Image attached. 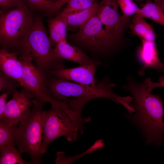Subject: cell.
<instances>
[{"mask_svg":"<svg viewBox=\"0 0 164 164\" xmlns=\"http://www.w3.org/2000/svg\"><path fill=\"white\" fill-rule=\"evenodd\" d=\"M124 89L133 96L135 113L132 120L141 129L149 144L161 145L164 137L163 101L158 95L151 93L144 81L138 83L128 77Z\"/></svg>","mask_w":164,"mask_h":164,"instance_id":"cell-1","label":"cell"},{"mask_svg":"<svg viewBox=\"0 0 164 164\" xmlns=\"http://www.w3.org/2000/svg\"><path fill=\"white\" fill-rule=\"evenodd\" d=\"M115 84L106 79L95 87L56 78L51 83L50 95L57 100L65 101L80 118L82 108L90 100L97 98L110 99L118 103L121 96L115 94L112 88Z\"/></svg>","mask_w":164,"mask_h":164,"instance_id":"cell-2","label":"cell"},{"mask_svg":"<svg viewBox=\"0 0 164 164\" xmlns=\"http://www.w3.org/2000/svg\"><path fill=\"white\" fill-rule=\"evenodd\" d=\"M36 13L30 29L14 47L20 60L33 61L42 71L49 68L59 58L48 36L43 21L44 15Z\"/></svg>","mask_w":164,"mask_h":164,"instance_id":"cell-3","label":"cell"},{"mask_svg":"<svg viewBox=\"0 0 164 164\" xmlns=\"http://www.w3.org/2000/svg\"><path fill=\"white\" fill-rule=\"evenodd\" d=\"M46 103L36 99L30 111L22 118L16 132L15 145L21 154L26 153L31 162L41 163L42 108Z\"/></svg>","mask_w":164,"mask_h":164,"instance_id":"cell-4","label":"cell"},{"mask_svg":"<svg viewBox=\"0 0 164 164\" xmlns=\"http://www.w3.org/2000/svg\"><path fill=\"white\" fill-rule=\"evenodd\" d=\"M42 122V155L46 152L48 145L54 140L63 136L68 141L75 142L84 128L83 125L73 120L64 111L53 104L49 109L43 111Z\"/></svg>","mask_w":164,"mask_h":164,"instance_id":"cell-5","label":"cell"},{"mask_svg":"<svg viewBox=\"0 0 164 164\" xmlns=\"http://www.w3.org/2000/svg\"><path fill=\"white\" fill-rule=\"evenodd\" d=\"M34 13L26 3L1 15V45L5 48L14 47L30 29L34 21Z\"/></svg>","mask_w":164,"mask_h":164,"instance_id":"cell-6","label":"cell"},{"mask_svg":"<svg viewBox=\"0 0 164 164\" xmlns=\"http://www.w3.org/2000/svg\"><path fill=\"white\" fill-rule=\"evenodd\" d=\"M20 60L22 62L23 70L21 86L35 99L50 103L64 110L67 106L66 103L59 101L50 95L48 91L45 79L40 70L31 61Z\"/></svg>","mask_w":164,"mask_h":164,"instance_id":"cell-7","label":"cell"},{"mask_svg":"<svg viewBox=\"0 0 164 164\" xmlns=\"http://www.w3.org/2000/svg\"><path fill=\"white\" fill-rule=\"evenodd\" d=\"M96 15L105 27V31L114 43L127 24L122 20L117 0H101Z\"/></svg>","mask_w":164,"mask_h":164,"instance_id":"cell-8","label":"cell"},{"mask_svg":"<svg viewBox=\"0 0 164 164\" xmlns=\"http://www.w3.org/2000/svg\"><path fill=\"white\" fill-rule=\"evenodd\" d=\"M102 24L96 14L85 25L80 28L76 34L80 41L96 48L106 49L114 44L105 30Z\"/></svg>","mask_w":164,"mask_h":164,"instance_id":"cell-9","label":"cell"},{"mask_svg":"<svg viewBox=\"0 0 164 164\" xmlns=\"http://www.w3.org/2000/svg\"><path fill=\"white\" fill-rule=\"evenodd\" d=\"M33 98L24 88L17 91L13 95L12 99L7 103L4 112L0 116V120L17 125L31 110Z\"/></svg>","mask_w":164,"mask_h":164,"instance_id":"cell-10","label":"cell"},{"mask_svg":"<svg viewBox=\"0 0 164 164\" xmlns=\"http://www.w3.org/2000/svg\"><path fill=\"white\" fill-rule=\"evenodd\" d=\"M100 64L99 62L92 61L88 64L70 68H60L51 71L50 73L56 78H62L74 82L96 86L95 71Z\"/></svg>","mask_w":164,"mask_h":164,"instance_id":"cell-11","label":"cell"},{"mask_svg":"<svg viewBox=\"0 0 164 164\" xmlns=\"http://www.w3.org/2000/svg\"><path fill=\"white\" fill-rule=\"evenodd\" d=\"M140 39L142 45L138 49V56L142 67L138 71L139 75L144 76L145 70L148 68L158 72H164V64L159 59L155 41Z\"/></svg>","mask_w":164,"mask_h":164,"instance_id":"cell-12","label":"cell"},{"mask_svg":"<svg viewBox=\"0 0 164 164\" xmlns=\"http://www.w3.org/2000/svg\"><path fill=\"white\" fill-rule=\"evenodd\" d=\"M0 68L3 74L17 81L21 86L23 67L16 52H9L3 48L0 49Z\"/></svg>","mask_w":164,"mask_h":164,"instance_id":"cell-13","label":"cell"},{"mask_svg":"<svg viewBox=\"0 0 164 164\" xmlns=\"http://www.w3.org/2000/svg\"><path fill=\"white\" fill-rule=\"evenodd\" d=\"M56 56L75 62L80 66L87 65L91 60L81 50L75 46H72L67 41H62L58 43L53 48Z\"/></svg>","mask_w":164,"mask_h":164,"instance_id":"cell-14","label":"cell"},{"mask_svg":"<svg viewBox=\"0 0 164 164\" xmlns=\"http://www.w3.org/2000/svg\"><path fill=\"white\" fill-rule=\"evenodd\" d=\"M47 23L49 33V38L53 47H54L61 41H67L66 16L62 12L55 17H50Z\"/></svg>","mask_w":164,"mask_h":164,"instance_id":"cell-15","label":"cell"},{"mask_svg":"<svg viewBox=\"0 0 164 164\" xmlns=\"http://www.w3.org/2000/svg\"><path fill=\"white\" fill-rule=\"evenodd\" d=\"M129 27L132 32L140 39L155 41L156 35L152 27L139 14L136 13L132 17Z\"/></svg>","mask_w":164,"mask_h":164,"instance_id":"cell-16","label":"cell"},{"mask_svg":"<svg viewBox=\"0 0 164 164\" xmlns=\"http://www.w3.org/2000/svg\"><path fill=\"white\" fill-rule=\"evenodd\" d=\"M99 7L97 3L90 8L79 12L66 15L67 26H75L79 28L85 25L93 16L96 14Z\"/></svg>","mask_w":164,"mask_h":164,"instance_id":"cell-17","label":"cell"},{"mask_svg":"<svg viewBox=\"0 0 164 164\" xmlns=\"http://www.w3.org/2000/svg\"><path fill=\"white\" fill-rule=\"evenodd\" d=\"M56 0H26L30 9L33 12L50 17L54 16L60 9L56 5Z\"/></svg>","mask_w":164,"mask_h":164,"instance_id":"cell-18","label":"cell"},{"mask_svg":"<svg viewBox=\"0 0 164 164\" xmlns=\"http://www.w3.org/2000/svg\"><path fill=\"white\" fill-rule=\"evenodd\" d=\"M138 14L142 17L151 19L156 23L164 26V12L155 2L146 0L140 8Z\"/></svg>","mask_w":164,"mask_h":164,"instance_id":"cell-19","label":"cell"},{"mask_svg":"<svg viewBox=\"0 0 164 164\" xmlns=\"http://www.w3.org/2000/svg\"><path fill=\"white\" fill-rule=\"evenodd\" d=\"M17 125L10 124L0 120V149L15 145Z\"/></svg>","mask_w":164,"mask_h":164,"instance_id":"cell-20","label":"cell"},{"mask_svg":"<svg viewBox=\"0 0 164 164\" xmlns=\"http://www.w3.org/2000/svg\"><path fill=\"white\" fill-rule=\"evenodd\" d=\"M14 145L8 146L0 149V164H30V162L22 158L21 154L15 147Z\"/></svg>","mask_w":164,"mask_h":164,"instance_id":"cell-21","label":"cell"},{"mask_svg":"<svg viewBox=\"0 0 164 164\" xmlns=\"http://www.w3.org/2000/svg\"><path fill=\"white\" fill-rule=\"evenodd\" d=\"M98 0H69L62 11L66 15L77 13L88 9L97 3Z\"/></svg>","mask_w":164,"mask_h":164,"instance_id":"cell-22","label":"cell"},{"mask_svg":"<svg viewBox=\"0 0 164 164\" xmlns=\"http://www.w3.org/2000/svg\"><path fill=\"white\" fill-rule=\"evenodd\" d=\"M117 1L122 13V19L128 24L130 22L131 16L138 12L140 8L132 0H117Z\"/></svg>","mask_w":164,"mask_h":164,"instance_id":"cell-23","label":"cell"},{"mask_svg":"<svg viewBox=\"0 0 164 164\" xmlns=\"http://www.w3.org/2000/svg\"><path fill=\"white\" fill-rule=\"evenodd\" d=\"M20 84L15 80L7 76L2 72L0 74V91L8 92L12 95L17 91V85Z\"/></svg>","mask_w":164,"mask_h":164,"instance_id":"cell-24","label":"cell"},{"mask_svg":"<svg viewBox=\"0 0 164 164\" xmlns=\"http://www.w3.org/2000/svg\"><path fill=\"white\" fill-rule=\"evenodd\" d=\"M26 3V0H0V15L11 9Z\"/></svg>","mask_w":164,"mask_h":164,"instance_id":"cell-25","label":"cell"},{"mask_svg":"<svg viewBox=\"0 0 164 164\" xmlns=\"http://www.w3.org/2000/svg\"><path fill=\"white\" fill-rule=\"evenodd\" d=\"M144 82L147 86L148 90L150 92L155 88L164 87V80L155 82L152 81L150 78H147L145 79Z\"/></svg>","mask_w":164,"mask_h":164,"instance_id":"cell-26","label":"cell"},{"mask_svg":"<svg viewBox=\"0 0 164 164\" xmlns=\"http://www.w3.org/2000/svg\"><path fill=\"white\" fill-rule=\"evenodd\" d=\"M9 95L8 92L1 94L0 96V116L2 115L5 110L7 103L6 99Z\"/></svg>","mask_w":164,"mask_h":164,"instance_id":"cell-27","label":"cell"},{"mask_svg":"<svg viewBox=\"0 0 164 164\" xmlns=\"http://www.w3.org/2000/svg\"><path fill=\"white\" fill-rule=\"evenodd\" d=\"M69 0H58L56 2L57 7L60 9L64 4L67 3Z\"/></svg>","mask_w":164,"mask_h":164,"instance_id":"cell-28","label":"cell"},{"mask_svg":"<svg viewBox=\"0 0 164 164\" xmlns=\"http://www.w3.org/2000/svg\"><path fill=\"white\" fill-rule=\"evenodd\" d=\"M154 2L162 9L164 12V0H155Z\"/></svg>","mask_w":164,"mask_h":164,"instance_id":"cell-29","label":"cell"},{"mask_svg":"<svg viewBox=\"0 0 164 164\" xmlns=\"http://www.w3.org/2000/svg\"><path fill=\"white\" fill-rule=\"evenodd\" d=\"M164 80V73L163 75L159 77V81H160Z\"/></svg>","mask_w":164,"mask_h":164,"instance_id":"cell-30","label":"cell"}]
</instances>
